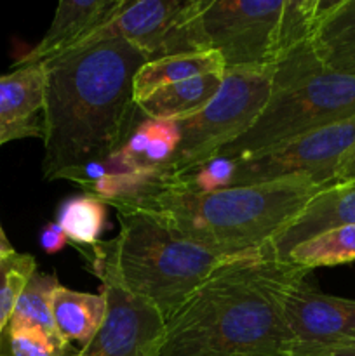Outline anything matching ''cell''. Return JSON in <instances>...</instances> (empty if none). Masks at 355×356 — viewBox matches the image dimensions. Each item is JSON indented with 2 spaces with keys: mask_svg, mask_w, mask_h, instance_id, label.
<instances>
[{
  "mask_svg": "<svg viewBox=\"0 0 355 356\" xmlns=\"http://www.w3.org/2000/svg\"><path fill=\"white\" fill-rule=\"evenodd\" d=\"M148 61L113 38L44 63V160L47 181L106 162L134 129V76Z\"/></svg>",
  "mask_w": 355,
  "mask_h": 356,
  "instance_id": "obj_1",
  "label": "cell"
},
{
  "mask_svg": "<svg viewBox=\"0 0 355 356\" xmlns=\"http://www.w3.org/2000/svg\"><path fill=\"white\" fill-rule=\"evenodd\" d=\"M308 273L267 249L232 261L174 313L153 356H291L284 302Z\"/></svg>",
  "mask_w": 355,
  "mask_h": 356,
  "instance_id": "obj_2",
  "label": "cell"
},
{
  "mask_svg": "<svg viewBox=\"0 0 355 356\" xmlns=\"http://www.w3.org/2000/svg\"><path fill=\"white\" fill-rule=\"evenodd\" d=\"M322 190L326 188L308 179H285L190 193L157 176L136 200L113 209L143 212L174 235L212 252L247 256L267 249L270 240Z\"/></svg>",
  "mask_w": 355,
  "mask_h": 356,
  "instance_id": "obj_3",
  "label": "cell"
},
{
  "mask_svg": "<svg viewBox=\"0 0 355 356\" xmlns=\"http://www.w3.org/2000/svg\"><path fill=\"white\" fill-rule=\"evenodd\" d=\"M118 221L117 238L90 250L113 268L127 291L152 302L166 322L214 271L242 257L188 242L143 212L118 211Z\"/></svg>",
  "mask_w": 355,
  "mask_h": 356,
  "instance_id": "obj_4",
  "label": "cell"
},
{
  "mask_svg": "<svg viewBox=\"0 0 355 356\" xmlns=\"http://www.w3.org/2000/svg\"><path fill=\"white\" fill-rule=\"evenodd\" d=\"M354 115L355 76L322 68L308 40L275 65L270 97L254 124L212 156L256 155Z\"/></svg>",
  "mask_w": 355,
  "mask_h": 356,
  "instance_id": "obj_5",
  "label": "cell"
},
{
  "mask_svg": "<svg viewBox=\"0 0 355 356\" xmlns=\"http://www.w3.org/2000/svg\"><path fill=\"white\" fill-rule=\"evenodd\" d=\"M329 0H204L202 30L226 70L270 68L312 38Z\"/></svg>",
  "mask_w": 355,
  "mask_h": 356,
  "instance_id": "obj_6",
  "label": "cell"
},
{
  "mask_svg": "<svg viewBox=\"0 0 355 356\" xmlns=\"http://www.w3.org/2000/svg\"><path fill=\"white\" fill-rule=\"evenodd\" d=\"M274 70H226L218 94L211 103L180 124V145L173 165L164 176H180L211 159L218 149L247 131L270 97Z\"/></svg>",
  "mask_w": 355,
  "mask_h": 356,
  "instance_id": "obj_7",
  "label": "cell"
},
{
  "mask_svg": "<svg viewBox=\"0 0 355 356\" xmlns=\"http://www.w3.org/2000/svg\"><path fill=\"white\" fill-rule=\"evenodd\" d=\"M202 7L204 0H127L113 21L70 52L113 38L134 45L148 61L211 51L202 30Z\"/></svg>",
  "mask_w": 355,
  "mask_h": 356,
  "instance_id": "obj_8",
  "label": "cell"
},
{
  "mask_svg": "<svg viewBox=\"0 0 355 356\" xmlns=\"http://www.w3.org/2000/svg\"><path fill=\"white\" fill-rule=\"evenodd\" d=\"M354 141L355 115L263 153L239 159L233 188L285 179H308L329 188Z\"/></svg>",
  "mask_w": 355,
  "mask_h": 356,
  "instance_id": "obj_9",
  "label": "cell"
},
{
  "mask_svg": "<svg viewBox=\"0 0 355 356\" xmlns=\"http://www.w3.org/2000/svg\"><path fill=\"white\" fill-rule=\"evenodd\" d=\"M89 261L101 278L106 313L96 336L73 356H153L167 325L162 313L152 302L127 291L96 250Z\"/></svg>",
  "mask_w": 355,
  "mask_h": 356,
  "instance_id": "obj_10",
  "label": "cell"
},
{
  "mask_svg": "<svg viewBox=\"0 0 355 356\" xmlns=\"http://www.w3.org/2000/svg\"><path fill=\"white\" fill-rule=\"evenodd\" d=\"M284 316L291 356H322L355 344V299L324 294L306 278L289 291Z\"/></svg>",
  "mask_w": 355,
  "mask_h": 356,
  "instance_id": "obj_11",
  "label": "cell"
},
{
  "mask_svg": "<svg viewBox=\"0 0 355 356\" xmlns=\"http://www.w3.org/2000/svg\"><path fill=\"white\" fill-rule=\"evenodd\" d=\"M127 0H63L42 40L14 63L13 68L59 58L113 21Z\"/></svg>",
  "mask_w": 355,
  "mask_h": 356,
  "instance_id": "obj_12",
  "label": "cell"
},
{
  "mask_svg": "<svg viewBox=\"0 0 355 356\" xmlns=\"http://www.w3.org/2000/svg\"><path fill=\"white\" fill-rule=\"evenodd\" d=\"M44 63L0 75V146L16 139H44Z\"/></svg>",
  "mask_w": 355,
  "mask_h": 356,
  "instance_id": "obj_13",
  "label": "cell"
},
{
  "mask_svg": "<svg viewBox=\"0 0 355 356\" xmlns=\"http://www.w3.org/2000/svg\"><path fill=\"white\" fill-rule=\"evenodd\" d=\"M355 225V179L326 188L277 233L267 250L277 259H285L299 243L340 226Z\"/></svg>",
  "mask_w": 355,
  "mask_h": 356,
  "instance_id": "obj_14",
  "label": "cell"
},
{
  "mask_svg": "<svg viewBox=\"0 0 355 356\" xmlns=\"http://www.w3.org/2000/svg\"><path fill=\"white\" fill-rule=\"evenodd\" d=\"M180 145V124L171 120L143 118L134 125L124 145L110 156L118 172H141L164 176L173 165Z\"/></svg>",
  "mask_w": 355,
  "mask_h": 356,
  "instance_id": "obj_15",
  "label": "cell"
},
{
  "mask_svg": "<svg viewBox=\"0 0 355 356\" xmlns=\"http://www.w3.org/2000/svg\"><path fill=\"white\" fill-rule=\"evenodd\" d=\"M310 45L327 72L355 76V0H329Z\"/></svg>",
  "mask_w": 355,
  "mask_h": 356,
  "instance_id": "obj_16",
  "label": "cell"
},
{
  "mask_svg": "<svg viewBox=\"0 0 355 356\" xmlns=\"http://www.w3.org/2000/svg\"><path fill=\"white\" fill-rule=\"evenodd\" d=\"M225 73H205L160 87L148 97L136 103V106L146 118L171 122L187 120L211 103L221 87Z\"/></svg>",
  "mask_w": 355,
  "mask_h": 356,
  "instance_id": "obj_17",
  "label": "cell"
},
{
  "mask_svg": "<svg viewBox=\"0 0 355 356\" xmlns=\"http://www.w3.org/2000/svg\"><path fill=\"white\" fill-rule=\"evenodd\" d=\"M52 320L58 334L66 344L84 348L90 343L103 323L106 301L103 294L79 292L58 285L51 299Z\"/></svg>",
  "mask_w": 355,
  "mask_h": 356,
  "instance_id": "obj_18",
  "label": "cell"
},
{
  "mask_svg": "<svg viewBox=\"0 0 355 356\" xmlns=\"http://www.w3.org/2000/svg\"><path fill=\"white\" fill-rule=\"evenodd\" d=\"M225 72V61L221 54L216 51L191 52V54H178L146 61L134 76V86H132L134 103L148 97L160 87L183 82V80L205 75V73Z\"/></svg>",
  "mask_w": 355,
  "mask_h": 356,
  "instance_id": "obj_19",
  "label": "cell"
},
{
  "mask_svg": "<svg viewBox=\"0 0 355 356\" xmlns=\"http://www.w3.org/2000/svg\"><path fill=\"white\" fill-rule=\"evenodd\" d=\"M58 285L59 282L56 275L35 271L24 291L21 292L6 329L31 330V332L42 334L59 346L72 348L61 339V336L56 330L54 320H52L51 299L52 292Z\"/></svg>",
  "mask_w": 355,
  "mask_h": 356,
  "instance_id": "obj_20",
  "label": "cell"
},
{
  "mask_svg": "<svg viewBox=\"0 0 355 356\" xmlns=\"http://www.w3.org/2000/svg\"><path fill=\"white\" fill-rule=\"evenodd\" d=\"M282 261H287L306 271L355 261V225L340 226L320 233L296 245Z\"/></svg>",
  "mask_w": 355,
  "mask_h": 356,
  "instance_id": "obj_21",
  "label": "cell"
},
{
  "mask_svg": "<svg viewBox=\"0 0 355 356\" xmlns=\"http://www.w3.org/2000/svg\"><path fill=\"white\" fill-rule=\"evenodd\" d=\"M108 205L90 195H79L63 202L56 222L66 238L82 247L94 249L106 225Z\"/></svg>",
  "mask_w": 355,
  "mask_h": 356,
  "instance_id": "obj_22",
  "label": "cell"
},
{
  "mask_svg": "<svg viewBox=\"0 0 355 356\" xmlns=\"http://www.w3.org/2000/svg\"><path fill=\"white\" fill-rule=\"evenodd\" d=\"M37 271V261L30 254L16 250L0 252V330L9 323L13 309L30 278Z\"/></svg>",
  "mask_w": 355,
  "mask_h": 356,
  "instance_id": "obj_23",
  "label": "cell"
},
{
  "mask_svg": "<svg viewBox=\"0 0 355 356\" xmlns=\"http://www.w3.org/2000/svg\"><path fill=\"white\" fill-rule=\"evenodd\" d=\"M75 353H72V348L59 346L31 330L3 329L0 341V356H73Z\"/></svg>",
  "mask_w": 355,
  "mask_h": 356,
  "instance_id": "obj_24",
  "label": "cell"
},
{
  "mask_svg": "<svg viewBox=\"0 0 355 356\" xmlns=\"http://www.w3.org/2000/svg\"><path fill=\"white\" fill-rule=\"evenodd\" d=\"M38 242H40V247L47 254H56L66 245L68 238H66L65 232L59 228L58 222H49L42 228L40 236H38Z\"/></svg>",
  "mask_w": 355,
  "mask_h": 356,
  "instance_id": "obj_25",
  "label": "cell"
},
{
  "mask_svg": "<svg viewBox=\"0 0 355 356\" xmlns=\"http://www.w3.org/2000/svg\"><path fill=\"white\" fill-rule=\"evenodd\" d=\"M354 179H355V141L354 145H352V148L347 152V155L343 156V160H341L340 167H338V172H336V177H334L333 186L334 184H343Z\"/></svg>",
  "mask_w": 355,
  "mask_h": 356,
  "instance_id": "obj_26",
  "label": "cell"
},
{
  "mask_svg": "<svg viewBox=\"0 0 355 356\" xmlns=\"http://www.w3.org/2000/svg\"><path fill=\"white\" fill-rule=\"evenodd\" d=\"M322 356H355V344H350V346L340 348V350L331 351V353L322 355Z\"/></svg>",
  "mask_w": 355,
  "mask_h": 356,
  "instance_id": "obj_27",
  "label": "cell"
},
{
  "mask_svg": "<svg viewBox=\"0 0 355 356\" xmlns=\"http://www.w3.org/2000/svg\"><path fill=\"white\" fill-rule=\"evenodd\" d=\"M10 250H14V247L10 245V242L6 236V232L0 226V252H10Z\"/></svg>",
  "mask_w": 355,
  "mask_h": 356,
  "instance_id": "obj_28",
  "label": "cell"
},
{
  "mask_svg": "<svg viewBox=\"0 0 355 356\" xmlns=\"http://www.w3.org/2000/svg\"><path fill=\"white\" fill-rule=\"evenodd\" d=\"M0 341H2V330H0Z\"/></svg>",
  "mask_w": 355,
  "mask_h": 356,
  "instance_id": "obj_29",
  "label": "cell"
}]
</instances>
